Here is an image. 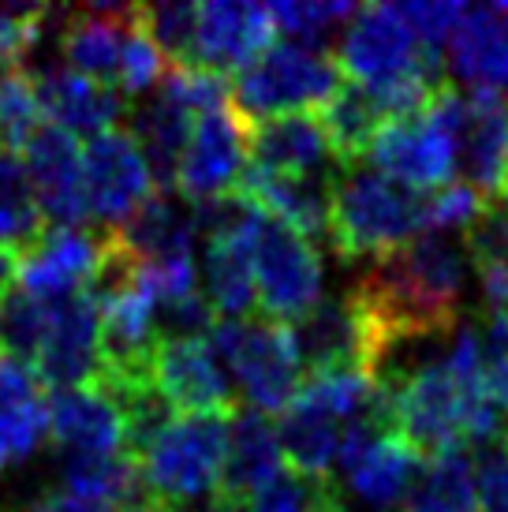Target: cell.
<instances>
[{"mask_svg": "<svg viewBox=\"0 0 508 512\" xmlns=\"http://www.w3.org/2000/svg\"><path fill=\"white\" fill-rule=\"evenodd\" d=\"M464 232H423L389 255L363 262L348 296L381 337V348L404 337H430L460 326V303L471 281Z\"/></svg>", "mask_w": 508, "mask_h": 512, "instance_id": "6da1fadb", "label": "cell"}, {"mask_svg": "<svg viewBox=\"0 0 508 512\" xmlns=\"http://www.w3.org/2000/svg\"><path fill=\"white\" fill-rule=\"evenodd\" d=\"M430 232V191H411L370 165H344L333 184L329 247L348 262H370Z\"/></svg>", "mask_w": 508, "mask_h": 512, "instance_id": "7a4b0ae2", "label": "cell"}, {"mask_svg": "<svg viewBox=\"0 0 508 512\" xmlns=\"http://www.w3.org/2000/svg\"><path fill=\"white\" fill-rule=\"evenodd\" d=\"M344 86V72L333 53L273 42L228 79V101L247 124H266L277 116L318 113Z\"/></svg>", "mask_w": 508, "mask_h": 512, "instance_id": "3957f363", "label": "cell"}, {"mask_svg": "<svg viewBox=\"0 0 508 512\" xmlns=\"http://www.w3.org/2000/svg\"><path fill=\"white\" fill-rule=\"evenodd\" d=\"M426 113L438 120L456 157V184L482 202L508 195V94L441 86Z\"/></svg>", "mask_w": 508, "mask_h": 512, "instance_id": "277c9868", "label": "cell"}, {"mask_svg": "<svg viewBox=\"0 0 508 512\" xmlns=\"http://www.w3.org/2000/svg\"><path fill=\"white\" fill-rule=\"evenodd\" d=\"M217 359L225 363L232 385L254 412H284L303 385V359L296 352L292 329L269 322L262 314L240 322H217L210 333Z\"/></svg>", "mask_w": 508, "mask_h": 512, "instance_id": "5b68a950", "label": "cell"}, {"mask_svg": "<svg viewBox=\"0 0 508 512\" xmlns=\"http://www.w3.org/2000/svg\"><path fill=\"white\" fill-rule=\"evenodd\" d=\"M228 415H180L142 453V479L165 509H184L221 490Z\"/></svg>", "mask_w": 508, "mask_h": 512, "instance_id": "8992f818", "label": "cell"}, {"mask_svg": "<svg viewBox=\"0 0 508 512\" xmlns=\"http://www.w3.org/2000/svg\"><path fill=\"white\" fill-rule=\"evenodd\" d=\"M247 251H251L254 292L258 311L269 322H292L311 314L322 303V251L318 243L299 236L277 217L262 214L254 206V217L247 225Z\"/></svg>", "mask_w": 508, "mask_h": 512, "instance_id": "52a82bcc", "label": "cell"}, {"mask_svg": "<svg viewBox=\"0 0 508 512\" xmlns=\"http://www.w3.org/2000/svg\"><path fill=\"white\" fill-rule=\"evenodd\" d=\"M292 341L311 374H374L381 337L352 296H322L311 314L292 326Z\"/></svg>", "mask_w": 508, "mask_h": 512, "instance_id": "ba28073f", "label": "cell"}, {"mask_svg": "<svg viewBox=\"0 0 508 512\" xmlns=\"http://www.w3.org/2000/svg\"><path fill=\"white\" fill-rule=\"evenodd\" d=\"M83 184L90 217H98L105 228H120L142 202L157 195V180L150 161L135 143V135L113 128L90 139L83 150Z\"/></svg>", "mask_w": 508, "mask_h": 512, "instance_id": "9c48e42d", "label": "cell"}, {"mask_svg": "<svg viewBox=\"0 0 508 512\" xmlns=\"http://www.w3.org/2000/svg\"><path fill=\"white\" fill-rule=\"evenodd\" d=\"M247 165H251V124L228 101L195 120L176 187L191 202L221 199L240 187Z\"/></svg>", "mask_w": 508, "mask_h": 512, "instance_id": "30bf717a", "label": "cell"}, {"mask_svg": "<svg viewBox=\"0 0 508 512\" xmlns=\"http://www.w3.org/2000/svg\"><path fill=\"white\" fill-rule=\"evenodd\" d=\"M363 161L411 191H438V187L452 184V176H456L449 135L426 109L389 120L378 131V139L370 143Z\"/></svg>", "mask_w": 508, "mask_h": 512, "instance_id": "8fae6325", "label": "cell"}, {"mask_svg": "<svg viewBox=\"0 0 508 512\" xmlns=\"http://www.w3.org/2000/svg\"><path fill=\"white\" fill-rule=\"evenodd\" d=\"M105 232L90 228H45L38 240L19 251V292L64 303L90 292L98 273Z\"/></svg>", "mask_w": 508, "mask_h": 512, "instance_id": "7c38bea8", "label": "cell"}, {"mask_svg": "<svg viewBox=\"0 0 508 512\" xmlns=\"http://www.w3.org/2000/svg\"><path fill=\"white\" fill-rule=\"evenodd\" d=\"M23 169L49 228H83L90 217L83 184V150L75 135L42 120L23 146Z\"/></svg>", "mask_w": 508, "mask_h": 512, "instance_id": "4fadbf2b", "label": "cell"}, {"mask_svg": "<svg viewBox=\"0 0 508 512\" xmlns=\"http://www.w3.org/2000/svg\"><path fill=\"white\" fill-rule=\"evenodd\" d=\"M154 385L184 415H232L236 393L225 363L210 341H161L154 356Z\"/></svg>", "mask_w": 508, "mask_h": 512, "instance_id": "5bb4252c", "label": "cell"}, {"mask_svg": "<svg viewBox=\"0 0 508 512\" xmlns=\"http://www.w3.org/2000/svg\"><path fill=\"white\" fill-rule=\"evenodd\" d=\"M34 374L53 393L101 378V311L90 292L53 307V326L38 352Z\"/></svg>", "mask_w": 508, "mask_h": 512, "instance_id": "9a60e30c", "label": "cell"}, {"mask_svg": "<svg viewBox=\"0 0 508 512\" xmlns=\"http://www.w3.org/2000/svg\"><path fill=\"white\" fill-rule=\"evenodd\" d=\"M273 19L262 4L243 0H213L198 4V30H195V64L213 75H236L251 64L262 49L273 45Z\"/></svg>", "mask_w": 508, "mask_h": 512, "instance_id": "2e32d148", "label": "cell"}, {"mask_svg": "<svg viewBox=\"0 0 508 512\" xmlns=\"http://www.w3.org/2000/svg\"><path fill=\"white\" fill-rule=\"evenodd\" d=\"M49 441L60 456H109L127 453L124 415L105 385L90 382L60 389L49 397Z\"/></svg>", "mask_w": 508, "mask_h": 512, "instance_id": "e0dca14e", "label": "cell"}, {"mask_svg": "<svg viewBox=\"0 0 508 512\" xmlns=\"http://www.w3.org/2000/svg\"><path fill=\"white\" fill-rule=\"evenodd\" d=\"M340 169L322 172V176H277V172H262L247 165L236 191L247 202H254L262 214L296 228L299 236H307L311 243H329L333 184H337Z\"/></svg>", "mask_w": 508, "mask_h": 512, "instance_id": "ac0fdd59", "label": "cell"}, {"mask_svg": "<svg viewBox=\"0 0 508 512\" xmlns=\"http://www.w3.org/2000/svg\"><path fill=\"white\" fill-rule=\"evenodd\" d=\"M38 105L49 116V124L64 128L68 135H83L86 143L113 131L127 116V98L116 86L71 72V68H45L34 75Z\"/></svg>", "mask_w": 508, "mask_h": 512, "instance_id": "d6986e66", "label": "cell"}, {"mask_svg": "<svg viewBox=\"0 0 508 512\" xmlns=\"http://www.w3.org/2000/svg\"><path fill=\"white\" fill-rule=\"evenodd\" d=\"M251 169L277 176H322L340 169V157L318 113H292L251 124Z\"/></svg>", "mask_w": 508, "mask_h": 512, "instance_id": "ffe728a7", "label": "cell"}, {"mask_svg": "<svg viewBox=\"0 0 508 512\" xmlns=\"http://www.w3.org/2000/svg\"><path fill=\"white\" fill-rule=\"evenodd\" d=\"M49 438V397L34 367L0 352V475L27 464Z\"/></svg>", "mask_w": 508, "mask_h": 512, "instance_id": "44dd1931", "label": "cell"}, {"mask_svg": "<svg viewBox=\"0 0 508 512\" xmlns=\"http://www.w3.org/2000/svg\"><path fill=\"white\" fill-rule=\"evenodd\" d=\"M445 57L464 90L508 94V4L467 8Z\"/></svg>", "mask_w": 508, "mask_h": 512, "instance_id": "7402d4cb", "label": "cell"}, {"mask_svg": "<svg viewBox=\"0 0 508 512\" xmlns=\"http://www.w3.org/2000/svg\"><path fill=\"white\" fill-rule=\"evenodd\" d=\"M284 471L281 434L266 412L236 408L228 415V456L221 490L251 501L262 486H269Z\"/></svg>", "mask_w": 508, "mask_h": 512, "instance_id": "603a6c76", "label": "cell"}, {"mask_svg": "<svg viewBox=\"0 0 508 512\" xmlns=\"http://www.w3.org/2000/svg\"><path fill=\"white\" fill-rule=\"evenodd\" d=\"M198 116L187 109L180 98H172L169 90L157 86L150 98L131 109V135L142 146V154L150 161L157 180V191H176L180 161L191 143Z\"/></svg>", "mask_w": 508, "mask_h": 512, "instance_id": "cb8c5ba5", "label": "cell"}, {"mask_svg": "<svg viewBox=\"0 0 508 512\" xmlns=\"http://www.w3.org/2000/svg\"><path fill=\"white\" fill-rule=\"evenodd\" d=\"M139 262H169V258H195V210L176 199V191H157L142 202L120 228H109Z\"/></svg>", "mask_w": 508, "mask_h": 512, "instance_id": "d4e9b609", "label": "cell"}, {"mask_svg": "<svg viewBox=\"0 0 508 512\" xmlns=\"http://www.w3.org/2000/svg\"><path fill=\"white\" fill-rule=\"evenodd\" d=\"M318 120H322L325 135L337 150L340 165H355L367 157L370 143L378 139V131L393 116H389V105L381 101V94L344 79V86L318 109Z\"/></svg>", "mask_w": 508, "mask_h": 512, "instance_id": "484cf974", "label": "cell"}, {"mask_svg": "<svg viewBox=\"0 0 508 512\" xmlns=\"http://www.w3.org/2000/svg\"><path fill=\"white\" fill-rule=\"evenodd\" d=\"M243 236L206 243V255H202V296L221 322L254 318V311H258L251 251H247Z\"/></svg>", "mask_w": 508, "mask_h": 512, "instance_id": "4316f807", "label": "cell"}, {"mask_svg": "<svg viewBox=\"0 0 508 512\" xmlns=\"http://www.w3.org/2000/svg\"><path fill=\"white\" fill-rule=\"evenodd\" d=\"M400 512H479L471 456L464 449L426 456Z\"/></svg>", "mask_w": 508, "mask_h": 512, "instance_id": "83f0119b", "label": "cell"}, {"mask_svg": "<svg viewBox=\"0 0 508 512\" xmlns=\"http://www.w3.org/2000/svg\"><path fill=\"white\" fill-rule=\"evenodd\" d=\"M45 217L38 210L34 187L27 180L23 157L0 150V247L23 251L45 232Z\"/></svg>", "mask_w": 508, "mask_h": 512, "instance_id": "f1b7e54d", "label": "cell"}, {"mask_svg": "<svg viewBox=\"0 0 508 512\" xmlns=\"http://www.w3.org/2000/svg\"><path fill=\"white\" fill-rule=\"evenodd\" d=\"M359 8L352 4H325V0H288V4H269L273 34H281V42L303 45L329 53V45L340 30L352 23Z\"/></svg>", "mask_w": 508, "mask_h": 512, "instance_id": "f546056e", "label": "cell"}, {"mask_svg": "<svg viewBox=\"0 0 508 512\" xmlns=\"http://www.w3.org/2000/svg\"><path fill=\"white\" fill-rule=\"evenodd\" d=\"M467 255L479 270L482 292L508 285V195L482 202L479 217L464 228Z\"/></svg>", "mask_w": 508, "mask_h": 512, "instance_id": "4dcf8cb0", "label": "cell"}, {"mask_svg": "<svg viewBox=\"0 0 508 512\" xmlns=\"http://www.w3.org/2000/svg\"><path fill=\"white\" fill-rule=\"evenodd\" d=\"M53 307L57 303H42L19 288L0 299V352L34 367L53 326Z\"/></svg>", "mask_w": 508, "mask_h": 512, "instance_id": "1f68e13d", "label": "cell"}, {"mask_svg": "<svg viewBox=\"0 0 508 512\" xmlns=\"http://www.w3.org/2000/svg\"><path fill=\"white\" fill-rule=\"evenodd\" d=\"M139 19L146 34L161 49L165 64L191 68L195 64V30H198V4L165 0V4H142Z\"/></svg>", "mask_w": 508, "mask_h": 512, "instance_id": "d6a6232c", "label": "cell"}, {"mask_svg": "<svg viewBox=\"0 0 508 512\" xmlns=\"http://www.w3.org/2000/svg\"><path fill=\"white\" fill-rule=\"evenodd\" d=\"M42 124V105L27 68L0 72V150H23Z\"/></svg>", "mask_w": 508, "mask_h": 512, "instance_id": "836d02e7", "label": "cell"}, {"mask_svg": "<svg viewBox=\"0 0 508 512\" xmlns=\"http://www.w3.org/2000/svg\"><path fill=\"white\" fill-rule=\"evenodd\" d=\"M139 8H135V19L127 23L124 57H120V79H116V90H120L127 101L142 98V94H154V86L165 79V72H169V68H165V57H161V49H157L154 38H150L146 27H142Z\"/></svg>", "mask_w": 508, "mask_h": 512, "instance_id": "e575fe53", "label": "cell"}, {"mask_svg": "<svg viewBox=\"0 0 508 512\" xmlns=\"http://www.w3.org/2000/svg\"><path fill=\"white\" fill-rule=\"evenodd\" d=\"M471 471H475L479 512H508V430L475 445Z\"/></svg>", "mask_w": 508, "mask_h": 512, "instance_id": "d590c367", "label": "cell"}, {"mask_svg": "<svg viewBox=\"0 0 508 512\" xmlns=\"http://www.w3.org/2000/svg\"><path fill=\"white\" fill-rule=\"evenodd\" d=\"M400 12L408 19V27L415 30V38L434 53H449L456 30L464 23L467 4H449V0H411V4H400Z\"/></svg>", "mask_w": 508, "mask_h": 512, "instance_id": "8d00e7d4", "label": "cell"}, {"mask_svg": "<svg viewBox=\"0 0 508 512\" xmlns=\"http://www.w3.org/2000/svg\"><path fill=\"white\" fill-rule=\"evenodd\" d=\"M30 512H113L109 505H98V501L75 498V494H45Z\"/></svg>", "mask_w": 508, "mask_h": 512, "instance_id": "74e56055", "label": "cell"}, {"mask_svg": "<svg viewBox=\"0 0 508 512\" xmlns=\"http://www.w3.org/2000/svg\"><path fill=\"white\" fill-rule=\"evenodd\" d=\"M172 512H254V509L247 498H236V494H228V490H217L210 498L195 501V505H184V509H172Z\"/></svg>", "mask_w": 508, "mask_h": 512, "instance_id": "f35d334b", "label": "cell"}, {"mask_svg": "<svg viewBox=\"0 0 508 512\" xmlns=\"http://www.w3.org/2000/svg\"><path fill=\"white\" fill-rule=\"evenodd\" d=\"M15 288H19V251L0 247V299L12 296Z\"/></svg>", "mask_w": 508, "mask_h": 512, "instance_id": "ab89813d", "label": "cell"}, {"mask_svg": "<svg viewBox=\"0 0 508 512\" xmlns=\"http://www.w3.org/2000/svg\"><path fill=\"white\" fill-rule=\"evenodd\" d=\"M337 512H370V509H359V505H348V498H344V505H340Z\"/></svg>", "mask_w": 508, "mask_h": 512, "instance_id": "60d3db41", "label": "cell"}]
</instances>
